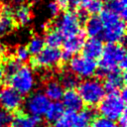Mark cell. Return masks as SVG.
Returning a JSON list of instances; mask_svg holds the SVG:
<instances>
[{
  "mask_svg": "<svg viewBox=\"0 0 127 127\" xmlns=\"http://www.w3.org/2000/svg\"><path fill=\"white\" fill-rule=\"evenodd\" d=\"M126 59V49L121 43H107L97 63L95 75L98 79L104 78L110 72L120 70L118 64Z\"/></svg>",
  "mask_w": 127,
  "mask_h": 127,
  "instance_id": "obj_1",
  "label": "cell"
},
{
  "mask_svg": "<svg viewBox=\"0 0 127 127\" xmlns=\"http://www.w3.org/2000/svg\"><path fill=\"white\" fill-rule=\"evenodd\" d=\"M99 18L103 25V31L100 39L107 43L123 44L126 35L125 20L107 9H103L100 12Z\"/></svg>",
  "mask_w": 127,
  "mask_h": 127,
  "instance_id": "obj_2",
  "label": "cell"
},
{
  "mask_svg": "<svg viewBox=\"0 0 127 127\" xmlns=\"http://www.w3.org/2000/svg\"><path fill=\"white\" fill-rule=\"evenodd\" d=\"M76 91L82 103L88 107L98 105L105 95L103 84L98 78H86L80 81L76 86Z\"/></svg>",
  "mask_w": 127,
  "mask_h": 127,
  "instance_id": "obj_3",
  "label": "cell"
},
{
  "mask_svg": "<svg viewBox=\"0 0 127 127\" xmlns=\"http://www.w3.org/2000/svg\"><path fill=\"white\" fill-rule=\"evenodd\" d=\"M98 112L101 116L113 121L126 112V101H124L119 93H107L98 103Z\"/></svg>",
  "mask_w": 127,
  "mask_h": 127,
  "instance_id": "obj_4",
  "label": "cell"
},
{
  "mask_svg": "<svg viewBox=\"0 0 127 127\" xmlns=\"http://www.w3.org/2000/svg\"><path fill=\"white\" fill-rule=\"evenodd\" d=\"M9 86L18 91L21 95L30 94L35 86V76L30 66L23 64L14 74L7 78Z\"/></svg>",
  "mask_w": 127,
  "mask_h": 127,
  "instance_id": "obj_5",
  "label": "cell"
},
{
  "mask_svg": "<svg viewBox=\"0 0 127 127\" xmlns=\"http://www.w3.org/2000/svg\"><path fill=\"white\" fill-rule=\"evenodd\" d=\"M55 28L64 36V38H68L77 35L81 30V23L78 20L75 11L65 10L57 19Z\"/></svg>",
  "mask_w": 127,
  "mask_h": 127,
  "instance_id": "obj_6",
  "label": "cell"
},
{
  "mask_svg": "<svg viewBox=\"0 0 127 127\" xmlns=\"http://www.w3.org/2000/svg\"><path fill=\"white\" fill-rule=\"evenodd\" d=\"M61 63V50L59 48L45 47L38 55L30 59L32 68H50L60 65Z\"/></svg>",
  "mask_w": 127,
  "mask_h": 127,
  "instance_id": "obj_7",
  "label": "cell"
},
{
  "mask_svg": "<svg viewBox=\"0 0 127 127\" xmlns=\"http://www.w3.org/2000/svg\"><path fill=\"white\" fill-rule=\"evenodd\" d=\"M67 64L70 72L78 78H91L97 69V62L83 56H73Z\"/></svg>",
  "mask_w": 127,
  "mask_h": 127,
  "instance_id": "obj_8",
  "label": "cell"
},
{
  "mask_svg": "<svg viewBox=\"0 0 127 127\" xmlns=\"http://www.w3.org/2000/svg\"><path fill=\"white\" fill-rule=\"evenodd\" d=\"M51 104V100L45 95L44 92L36 91L29 94L25 100V108L28 114L33 116L42 117L45 115Z\"/></svg>",
  "mask_w": 127,
  "mask_h": 127,
  "instance_id": "obj_9",
  "label": "cell"
},
{
  "mask_svg": "<svg viewBox=\"0 0 127 127\" xmlns=\"http://www.w3.org/2000/svg\"><path fill=\"white\" fill-rule=\"evenodd\" d=\"M85 33L82 29L77 35L65 38L62 44L63 50L61 51V63L66 64L73 56L77 55L82 48L83 42L85 40Z\"/></svg>",
  "mask_w": 127,
  "mask_h": 127,
  "instance_id": "obj_10",
  "label": "cell"
},
{
  "mask_svg": "<svg viewBox=\"0 0 127 127\" xmlns=\"http://www.w3.org/2000/svg\"><path fill=\"white\" fill-rule=\"evenodd\" d=\"M24 102L23 95L11 86L0 88V107L7 112H15L20 109Z\"/></svg>",
  "mask_w": 127,
  "mask_h": 127,
  "instance_id": "obj_11",
  "label": "cell"
},
{
  "mask_svg": "<svg viewBox=\"0 0 127 127\" xmlns=\"http://www.w3.org/2000/svg\"><path fill=\"white\" fill-rule=\"evenodd\" d=\"M14 8L8 4L0 6V38L13 32L18 26L14 18Z\"/></svg>",
  "mask_w": 127,
  "mask_h": 127,
  "instance_id": "obj_12",
  "label": "cell"
},
{
  "mask_svg": "<svg viewBox=\"0 0 127 127\" xmlns=\"http://www.w3.org/2000/svg\"><path fill=\"white\" fill-rule=\"evenodd\" d=\"M126 81V71L118 70L105 75L102 84L105 93H119V91L125 87Z\"/></svg>",
  "mask_w": 127,
  "mask_h": 127,
  "instance_id": "obj_13",
  "label": "cell"
},
{
  "mask_svg": "<svg viewBox=\"0 0 127 127\" xmlns=\"http://www.w3.org/2000/svg\"><path fill=\"white\" fill-rule=\"evenodd\" d=\"M103 48V41L100 38H87L84 40L80 52L83 57L96 61L101 57Z\"/></svg>",
  "mask_w": 127,
  "mask_h": 127,
  "instance_id": "obj_14",
  "label": "cell"
},
{
  "mask_svg": "<svg viewBox=\"0 0 127 127\" xmlns=\"http://www.w3.org/2000/svg\"><path fill=\"white\" fill-rule=\"evenodd\" d=\"M10 124L12 127H40L42 124V117L30 115L19 109L14 112Z\"/></svg>",
  "mask_w": 127,
  "mask_h": 127,
  "instance_id": "obj_15",
  "label": "cell"
},
{
  "mask_svg": "<svg viewBox=\"0 0 127 127\" xmlns=\"http://www.w3.org/2000/svg\"><path fill=\"white\" fill-rule=\"evenodd\" d=\"M63 105L67 110L79 111L83 108V103L81 98L79 97L76 89H64V94L62 96Z\"/></svg>",
  "mask_w": 127,
  "mask_h": 127,
  "instance_id": "obj_16",
  "label": "cell"
},
{
  "mask_svg": "<svg viewBox=\"0 0 127 127\" xmlns=\"http://www.w3.org/2000/svg\"><path fill=\"white\" fill-rule=\"evenodd\" d=\"M103 25L98 15H91L84 23V33L88 38H100Z\"/></svg>",
  "mask_w": 127,
  "mask_h": 127,
  "instance_id": "obj_17",
  "label": "cell"
},
{
  "mask_svg": "<svg viewBox=\"0 0 127 127\" xmlns=\"http://www.w3.org/2000/svg\"><path fill=\"white\" fill-rule=\"evenodd\" d=\"M64 91V89L62 86V84L60 83V81L55 80V79L49 80L46 83L45 89H44L45 95L50 100H53V101H59L60 99H62Z\"/></svg>",
  "mask_w": 127,
  "mask_h": 127,
  "instance_id": "obj_18",
  "label": "cell"
},
{
  "mask_svg": "<svg viewBox=\"0 0 127 127\" xmlns=\"http://www.w3.org/2000/svg\"><path fill=\"white\" fill-rule=\"evenodd\" d=\"M14 18L18 25L26 26L32 20L31 7L28 4H20L14 10Z\"/></svg>",
  "mask_w": 127,
  "mask_h": 127,
  "instance_id": "obj_19",
  "label": "cell"
},
{
  "mask_svg": "<svg viewBox=\"0 0 127 127\" xmlns=\"http://www.w3.org/2000/svg\"><path fill=\"white\" fill-rule=\"evenodd\" d=\"M64 40V36L55 27H50L46 31V35L44 39L45 46L50 48H60Z\"/></svg>",
  "mask_w": 127,
  "mask_h": 127,
  "instance_id": "obj_20",
  "label": "cell"
},
{
  "mask_svg": "<svg viewBox=\"0 0 127 127\" xmlns=\"http://www.w3.org/2000/svg\"><path fill=\"white\" fill-rule=\"evenodd\" d=\"M64 111H65V108H64V106L63 105L62 102L53 101V102H51V104H50V106H49V108L46 111L44 116L46 117V120L48 122L55 123L63 116Z\"/></svg>",
  "mask_w": 127,
  "mask_h": 127,
  "instance_id": "obj_21",
  "label": "cell"
},
{
  "mask_svg": "<svg viewBox=\"0 0 127 127\" xmlns=\"http://www.w3.org/2000/svg\"><path fill=\"white\" fill-rule=\"evenodd\" d=\"M104 8L125 20L127 16V0H105Z\"/></svg>",
  "mask_w": 127,
  "mask_h": 127,
  "instance_id": "obj_22",
  "label": "cell"
},
{
  "mask_svg": "<svg viewBox=\"0 0 127 127\" xmlns=\"http://www.w3.org/2000/svg\"><path fill=\"white\" fill-rule=\"evenodd\" d=\"M2 67L5 73V80L9 78L12 74H14L23 64L21 62H19L14 56L11 57H2Z\"/></svg>",
  "mask_w": 127,
  "mask_h": 127,
  "instance_id": "obj_23",
  "label": "cell"
},
{
  "mask_svg": "<svg viewBox=\"0 0 127 127\" xmlns=\"http://www.w3.org/2000/svg\"><path fill=\"white\" fill-rule=\"evenodd\" d=\"M55 127H78L77 111L65 110L63 116L55 122Z\"/></svg>",
  "mask_w": 127,
  "mask_h": 127,
  "instance_id": "obj_24",
  "label": "cell"
},
{
  "mask_svg": "<svg viewBox=\"0 0 127 127\" xmlns=\"http://www.w3.org/2000/svg\"><path fill=\"white\" fill-rule=\"evenodd\" d=\"M60 83L64 89H75L79 83V78L70 71H64L61 74Z\"/></svg>",
  "mask_w": 127,
  "mask_h": 127,
  "instance_id": "obj_25",
  "label": "cell"
},
{
  "mask_svg": "<svg viewBox=\"0 0 127 127\" xmlns=\"http://www.w3.org/2000/svg\"><path fill=\"white\" fill-rule=\"evenodd\" d=\"M27 50L30 54V56L34 57L36 55H38L44 48H45V42L44 39L39 37V36H34L28 43L27 45Z\"/></svg>",
  "mask_w": 127,
  "mask_h": 127,
  "instance_id": "obj_26",
  "label": "cell"
},
{
  "mask_svg": "<svg viewBox=\"0 0 127 127\" xmlns=\"http://www.w3.org/2000/svg\"><path fill=\"white\" fill-rule=\"evenodd\" d=\"M83 9L90 15H98L104 9V2L101 0H89Z\"/></svg>",
  "mask_w": 127,
  "mask_h": 127,
  "instance_id": "obj_27",
  "label": "cell"
},
{
  "mask_svg": "<svg viewBox=\"0 0 127 127\" xmlns=\"http://www.w3.org/2000/svg\"><path fill=\"white\" fill-rule=\"evenodd\" d=\"M89 127H118V124L106 117L96 116L90 123Z\"/></svg>",
  "mask_w": 127,
  "mask_h": 127,
  "instance_id": "obj_28",
  "label": "cell"
},
{
  "mask_svg": "<svg viewBox=\"0 0 127 127\" xmlns=\"http://www.w3.org/2000/svg\"><path fill=\"white\" fill-rule=\"evenodd\" d=\"M14 57L21 63H24V62H27L29 61V58H30V54L27 50V48L25 46H18L15 50V54H14Z\"/></svg>",
  "mask_w": 127,
  "mask_h": 127,
  "instance_id": "obj_29",
  "label": "cell"
},
{
  "mask_svg": "<svg viewBox=\"0 0 127 127\" xmlns=\"http://www.w3.org/2000/svg\"><path fill=\"white\" fill-rule=\"evenodd\" d=\"M12 120V115L3 109H0V127H7Z\"/></svg>",
  "mask_w": 127,
  "mask_h": 127,
  "instance_id": "obj_30",
  "label": "cell"
},
{
  "mask_svg": "<svg viewBox=\"0 0 127 127\" xmlns=\"http://www.w3.org/2000/svg\"><path fill=\"white\" fill-rule=\"evenodd\" d=\"M88 1L89 0H68V9H71V11L75 9H83Z\"/></svg>",
  "mask_w": 127,
  "mask_h": 127,
  "instance_id": "obj_31",
  "label": "cell"
},
{
  "mask_svg": "<svg viewBox=\"0 0 127 127\" xmlns=\"http://www.w3.org/2000/svg\"><path fill=\"white\" fill-rule=\"evenodd\" d=\"M48 10H49L51 16H53V17H55V18L58 17V15H59V13H60V11H61L60 8H59V6H58V4L56 3L55 0L49 2V4H48Z\"/></svg>",
  "mask_w": 127,
  "mask_h": 127,
  "instance_id": "obj_32",
  "label": "cell"
},
{
  "mask_svg": "<svg viewBox=\"0 0 127 127\" xmlns=\"http://www.w3.org/2000/svg\"><path fill=\"white\" fill-rule=\"evenodd\" d=\"M61 11H65L68 9V0H55Z\"/></svg>",
  "mask_w": 127,
  "mask_h": 127,
  "instance_id": "obj_33",
  "label": "cell"
},
{
  "mask_svg": "<svg viewBox=\"0 0 127 127\" xmlns=\"http://www.w3.org/2000/svg\"><path fill=\"white\" fill-rule=\"evenodd\" d=\"M126 123H127L126 112H124V113L118 118V124H119V127H120V126H126Z\"/></svg>",
  "mask_w": 127,
  "mask_h": 127,
  "instance_id": "obj_34",
  "label": "cell"
},
{
  "mask_svg": "<svg viewBox=\"0 0 127 127\" xmlns=\"http://www.w3.org/2000/svg\"><path fill=\"white\" fill-rule=\"evenodd\" d=\"M4 4H8V5H20L22 3L23 0H2Z\"/></svg>",
  "mask_w": 127,
  "mask_h": 127,
  "instance_id": "obj_35",
  "label": "cell"
},
{
  "mask_svg": "<svg viewBox=\"0 0 127 127\" xmlns=\"http://www.w3.org/2000/svg\"><path fill=\"white\" fill-rule=\"evenodd\" d=\"M4 80H5V73H4V70H3L2 65L0 64V86L3 84Z\"/></svg>",
  "mask_w": 127,
  "mask_h": 127,
  "instance_id": "obj_36",
  "label": "cell"
},
{
  "mask_svg": "<svg viewBox=\"0 0 127 127\" xmlns=\"http://www.w3.org/2000/svg\"><path fill=\"white\" fill-rule=\"evenodd\" d=\"M4 53H5V48H4V46L0 42V58H2L4 56Z\"/></svg>",
  "mask_w": 127,
  "mask_h": 127,
  "instance_id": "obj_37",
  "label": "cell"
},
{
  "mask_svg": "<svg viewBox=\"0 0 127 127\" xmlns=\"http://www.w3.org/2000/svg\"><path fill=\"white\" fill-rule=\"evenodd\" d=\"M120 127H126V126H120Z\"/></svg>",
  "mask_w": 127,
  "mask_h": 127,
  "instance_id": "obj_38",
  "label": "cell"
},
{
  "mask_svg": "<svg viewBox=\"0 0 127 127\" xmlns=\"http://www.w3.org/2000/svg\"><path fill=\"white\" fill-rule=\"evenodd\" d=\"M29 1H35V0H29Z\"/></svg>",
  "mask_w": 127,
  "mask_h": 127,
  "instance_id": "obj_39",
  "label": "cell"
},
{
  "mask_svg": "<svg viewBox=\"0 0 127 127\" xmlns=\"http://www.w3.org/2000/svg\"><path fill=\"white\" fill-rule=\"evenodd\" d=\"M45 127H51V126H45Z\"/></svg>",
  "mask_w": 127,
  "mask_h": 127,
  "instance_id": "obj_40",
  "label": "cell"
},
{
  "mask_svg": "<svg viewBox=\"0 0 127 127\" xmlns=\"http://www.w3.org/2000/svg\"><path fill=\"white\" fill-rule=\"evenodd\" d=\"M101 1H105V0H101Z\"/></svg>",
  "mask_w": 127,
  "mask_h": 127,
  "instance_id": "obj_41",
  "label": "cell"
}]
</instances>
